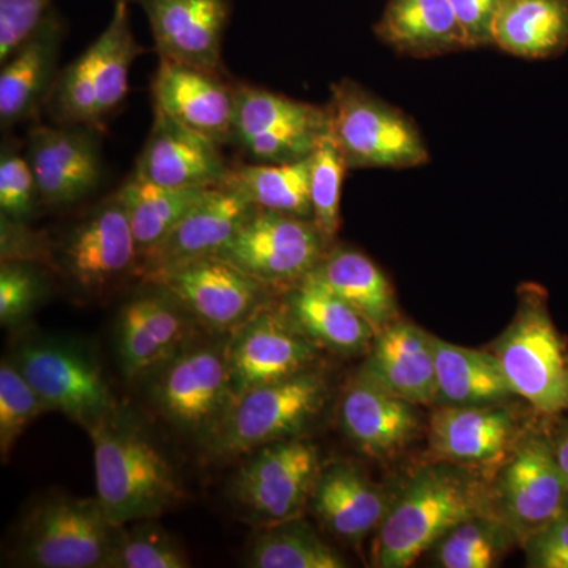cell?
Returning <instances> with one entry per match:
<instances>
[{"mask_svg":"<svg viewBox=\"0 0 568 568\" xmlns=\"http://www.w3.org/2000/svg\"><path fill=\"white\" fill-rule=\"evenodd\" d=\"M328 134L327 106L237 82L231 144L254 162L291 163L308 159Z\"/></svg>","mask_w":568,"mask_h":568,"instance_id":"obj_11","label":"cell"},{"mask_svg":"<svg viewBox=\"0 0 568 568\" xmlns=\"http://www.w3.org/2000/svg\"><path fill=\"white\" fill-rule=\"evenodd\" d=\"M493 41L523 59H548L568 48V0H506Z\"/></svg>","mask_w":568,"mask_h":568,"instance_id":"obj_32","label":"cell"},{"mask_svg":"<svg viewBox=\"0 0 568 568\" xmlns=\"http://www.w3.org/2000/svg\"><path fill=\"white\" fill-rule=\"evenodd\" d=\"M552 450L568 491V417L558 416V420L549 428Z\"/></svg>","mask_w":568,"mask_h":568,"instance_id":"obj_45","label":"cell"},{"mask_svg":"<svg viewBox=\"0 0 568 568\" xmlns=\"http://www.w3.org/2000/svg\"><path fill=\"white\" fill-rule=\"evenodd\" d=\"M339 424L358 450L386 458L413 443L420 429V417L417 405L358 372L342 396Z\"/></svg>","mask_w":568,"mask_h":568,"instance_id":"obj_25","label":"cell"},{"mask_svg":"<svg viewBox=\"0 0 568 568\" xmlns=\"http://www.w3.org/2000/svg\"><path fill=\"white\" fill-rule=\"evenodd\" d=\"M433 349L443 405H499L514 396L495 354L454 345L435 335Z\"/></svg>","mask_w":568,"mask_h":568,"instance_id":"obj_31","label":"cell"},{"mask_svg":"<svg viewBox=\"0 0 568 568\" xmlns=\"http://www.w3.org/2000/svg\"><path fill=\"white\" fill-rule=\"evenodd\" d=\"M164 291L215 332L241 327L271 302L272 287L220 256L178 265L145 282Z\"/></svg>","mask_w":568,"mask_h":568,"instance_id":"obj_15","label":"cell"},{"mask_svg":"<svg viewBox=\"0 0 568 568\" xmlns=\"http://www.w3.org/2000/svg\"><path fill=\"white\" fill-rule=\"evenodd\" d=\"M361 372L417 406L439 403L433 335L396 320L377 332Z\"/></svg>","mask_w":568,"mask_h":568,"instance_id":"obj_26","label":"cell"},{"mask_svg":"<svg viewBox=\"0 0 568 568\" xmlns=\"http://www.w3.org/2000/svg\"><path fill=\"white\" fill-rule=\"evenodd\" d=\"M328 395L327 377L316 368L254 387L234 399L222 424L205 440V450L215 458H234L302 437L323 413Z\"/></svg>","mask_w":568,"mask_h":568,"instance_id":"obj_5","label":"cell"},{"mask_svg":"<svg viewBox=\"0 0 568 568\" xmlns=\"http://www.w3.org/2000/svg\"><path fill=\"white\" fill-rule=\"evenodd\" d=\"M129 2H133V0H129Z\"/></svg>","mask_w":568,"mask_h":568,"instance_id":"obj_46","label":"cell"},{"mask_svg":"<svg viewBox=\"0 0 568 568\" xmlns=\"http://www.w3.org/2000/svg\"><path fill=\"white\" fill-rule=\"evenodd\" d=\"M508 387L537 413H568V345L549 313L547 293L528 284L517 315L493 346Z\"/></svg>","mask_w":568,"mask_h":568,"instance_id":"obj_4","label":"cell"},{"mask_svg":"<svg viewBox=\"0 0 568 568\" xmlns=\"http://www.w3.org/2000/svg\"><path fill=\"white\" fill-rule=\"evenodd\" d=\"M185 549L155 519L119 526L110 568H186Z\"/></svg>","mask_w":568,"mask_h":568,"instance_id":"obj_38","label":"cell"},{"mask_svg":"<svg viewBox=\"0 0 568 568\" xmlns=\"http://www.w3.org/2000/svg\"><path fill=\"white\" fill-rule=\"evenodd\" d=\"M493 503L519 541L568 511V491L560 476L549 429L521 433L499 465Z\"/></svg>","mask_w":568,"mask_h":568,"instance_id":"obj_14","label":"cell"},{"mask_svg":"<svg viewBox=\"0 0 568 568\" xmlns=\"http://www.w3.org/2000/svg\"><path fill=\"white\" fill-rule=\"evenodd\" d=\"M375 31L396 52L413 58L466 48L450 0H388Z\"/></svg>","mask_w":568,"mask_h":568,"instance_id":"obj_29","label":"cell"},{"mask_svg":"<svg viewBox=\"0 0 568 568\" xmlns=\"http://www.w3.org/2000/svg\"><path fill=\"white\" fill-rule=\"evenodd\" d=\"M129 0H115L111 20L91 47L59 71L44 110L59 125L99 130L129 93L130 70L142 48L130 24Z\"/></svg>","mask_w":568,"mask_h":568,"instance_id":"obj_3","label":"cell"},{"mask_svg":"<svg viewBox=\"0 0 568 568\" xmlns=\"http://www.w3.org/2000/svg\"><path fill=\"white\" fill-rule=\"evenodd\" d=\"M48 409L88 432L121 407L91 347L69 338L33 336L10 358Z\"/></svg>","mask_w":568,"mask_h":568,"instance_id":"obj_6","label":"cell"},{"mask_svg":"<svg viewBox=\"0 0 568 568\" xmlns=\"http://www.w3.org/2000/svg\"><path fill=\"white\" fill-rule=\"evenodd\" d=\"M282 308L306 338L335 354L369 349L376 336L361 313L310 276L287 287Z\"/></svg>","mask_w":568,"mask_h":568,"instance_id":"obj_28","label":"cell"},{"mask_svg":"<svg viewBox=\"0 0 568 568\" xmlns=\"http://www.w3.org/2000/svg\"><path fill=\"white\" fill-rule=\"evenodd\" d=\"M99 130L81 125L33 126L26 156L43 207L62 209L91 197L103 182Z\"/></svg>","mask_w":568,"mask_h":568,"instance_id":"obj_17","label":"cell"},{"mask_svg":"<svg viewBox=\"0 0 568 568\" xmlns=\"http://www.w3.org/2000/svg\"><path fill=\"white\" fill-rule=\"evenodd\" d=\"M222 145L153 108L151 133L133 175L168 189H211L230 174Z\"/></svg>","mask_w":568,"mask_h":568,"instance_id":"obj_19","label":"cell"},{"mask_svg":"<svg viewBox=\"0 0 568 568\" xmlns=\"http://www.w3.org/2000/svg\"><path fill=\"white\" fill-rule=\"evenodd\" d=\"M321 347L306 338L282 305L272 302L235 328L227 339L234 396L315 368Z\"/></svg>","mask_w":568,"mask_h":568,"instance_id":"obj_16","label":"cell"},{"mask_svg":"<svg viewBox=\"0 0 568 568\" xmlns=\"http://www.w3.org/2000/svg\"><path fill=\"white\" fill-rule=\"evenodd\" d=\"M212 189H168L130 175L118 194L129 216L140 261L162 244L183 216Z\"/></svg>","mask_w":568,"mask_h":568,"instance_id":"obj_33","label":"cell"},{"mask_svg":"<svg viewBox=\"0 0 568 568\" xmlns=\"http://www.w3.org/2000/svg\"><path fill=\"white\" fill-rule=\"evenodd\" d=\"M65 36L59 11L52 9L39 29L2 62L0 70V125L9 130L31 121L47 106Z\"/></svg>","mask_w":568,"mask_h":568,"instance_id":"obj_24","label":"cell"},{"mask_svg":"<svg viewBox=\"0 0 568 568\" xmlns=\"http://www.w3.org/2000/svg\"><path fill=\"white\" fill-rule=\"evenodd\" d=\"M349 170L331 134L310 156V200L312 220L332 246L342 223V186Z\"/></svg>","mask_w":568,"mask_h":568,"instance_id":"obj_37","label":"cell"},{"mask_svg":"<svg viewBox=\"0 0 568 568\" xmlns=\"http://www.w3.org/2000/svg\"><path fill=\"white\" fill-rule=\"evenodd\" d=\"M518 534L496 510L459 523L432 548L440 568H491L499 564Z\"/></svg>","mask_w":568,"mask_h":568,"instance_id":"obj_36","label":"cell"},{"mask_svg":"<svg viewBox=\"0 0 568 568\" xmlns=\"http://www.w3.org/2000/svg\"><path fill=\"white\" fill-rule=\"evenodd\" d=\"M493 510L491 489L466 467L444 462L422 467L388 503L376 529L372 566L410 567L459 523Z\"/></svg>","mask_w":568,"mask_h":568,"instance_id":"obj_1","label":"cell"},{"mask_svg":"<svg viewBox=\"0 0 568 568\" xmlns=\"http://www.w3.org/2000/svg\"><path fill=\"white\" fill-rule=\"evenodd\" d=\"M153 108L211 138L216 144L231 142L237 103V84L223 71L201 69L160 58L152 80Z\"/></svg>","mask_w":568,"mask_h":568,"instance_id":"obj_20","label":"cell"},{"mask_svg":"<svg viewBox=\"0 0 568 568\" xmlns=\"http://www.w3.org/2000/svg\"><path fill=\"white\" fill-rule=\"evenodd\" d=\"M54 0H0V63L39 29Z\"/></svg>","mask_w":568,"mask_h":568,"instance_id":"obj_42","label":"cell"},{"mask_svg":"<svg viewBox=\"0 0 568 568\" xmlns=\"http://www.w3.org/2000/svg\"><path fill=\"white\" fill-rule=\"evenodd\" d=\"M256 205L234 186H213L201 203L138 264L142 282L171 271L178 265L215 256L234 237L239 227L252 215Z\"/></svg>","mask_w":568,"mask_h":568,"instance_id":"obj_21","label":"cell"},{"mask_svg":"<svg viewBox=\"0 0 568 568\" xmlns=\"http://www.w3.org/2000/svg\"><path fill=\"white\" fill-rule=\"evenodd\" d=\"M43 413H51L11 361L0 365V454L3 463L29 425Z\"/></svg>","mask_w":568,"mask_h":568,"instance_id":"obj_39","label":"cell"},{"mask_svg":"<svg viewBox=\"0 0 568 568\" xmlns=\"http://www.w3.org/2000/svg\"><path fill=\"white\" fill-rule=\"evenodd\" d=\"M148 17L159 58L223 71L233 0H133Z\"/></svg>","mask_w":568,"mask_h":568,"instance_id":"obj_22","label":"cell"},{"mask_svg":"<svg viewBox=\"0 0 568 568\" xmlns=\"http://www.w3.org/2000/svg\"><path fill=\"white\" fill-rule=\"evenodd\" d=\"M248 455L231 484V496L246 518L271 526L301 517L323 469L316 444L294 437Z\"/></svg>","mask_w":568,"mask_h":568,"instance_id":"obj_12","label":"cell"},{"mask_svg":"<svg viewBox=\"0 0 568 568\" xmlns=\"http://www.w3.org/2000/svg\"><path fill=\"white\" fill-rule=\"evenodd\" d=\"M47 268L32 261H2L0 323L3 327L20 325L39 308L50 291Z\"/></svg>","mask_w":568,"mask_h":568,"instance_id":"obj_41","label":"cell"},{"mask_svg":"<svg viewBox=\"0 0 568 568\" xmlns=\"http://www.w3.org/2000/svg\"><path fill=\"white\" fill-rule=\"evenodd\" d=\"M328 248L312 219L256 207L215 256L272 290H287L312 274Z\"/></svg>","mask_w":568,"mask_h":568,"instance_id":"obj_13","label":"cell"},{"mask_svg":"<svg viewBox=\"0 0 568 568\" xmlns=\"http://www.w3.org/2000/svg\"><path fill=\"white\" fill-rule=\"evenodd\" d=\"M521 432L499 405H444L429 418V446L437 458L466 469L499 466Z\"/></svg>","mask_w":568,"mask_h":568,"instance_id":"obj_23","label":"cell"},{"mask_svg":"<svg viewBox=\"0 0 568 568\" xmlns=\"http://www.w3.org/2000/svg\"><path fill=\"white\" fill-rule=\"evenodd\" d=\"M331 138L349 170L420 166L429 153L414 122L351 80L332 85Z\"/></svg>","mask_w":568,"mask_h":568,"instance_id":"obj_7","label":"cell"},{"mask_svg":"<svg viewBox=\"0 0 568 568\" xmlns=\"http://www.w3.org/2000/svg\"><path fill=\"white\" fill-rule=\"evenodd\" d=\"M149 376L152 403L159 413L203 444L222 424L235 399L227 342L194 339Z\"/></svg>","mask_w":568,"mask_h":568,"instance_id":"obj_9","label":"cell"},{"mask_svg":"<svg viewBox=\"0 0 568 568\" xmlns=\"http://www.w3.org/2000/svg\"><path fill=\"white\" fill-rule=\"evenodd\" d=\"M530 568H568V511L523 540Z\"/></svg>","mask_w":568,"mask_h":568,"instance_id":"obj_43","label":"cell"},{"mask_svg":"<svg viewBox=\"0 0 568 568\" xmlns=\"http://www.w3.org/2000/svg\"><path fill=\"white\" fill-rule=\"evenodd\" d=\"M18 141H3L0 152V216L29 224L43 207L39 186Z\"/></svg>","mask_w":568,"mask_h":568,"instance_id":"obj_40","label":"cell"},{"mask_svg":"<svg viewBox=\"0 0 568 568\" xmlns=\"http://www.w3.org/2000/svg\"><path fill=\"white\" fill-rule=\"evenodd\" d=\"M88 433L97 499L112 525L159 519L185 499L174 466L130 410L119 407Z\"/></svg>","mask_w":568,"mask_h":568,"instance_id":"obj_2","label":"cell"},{"mask_svg":"<svg viewBox=\"0 0 568 568\" xmlns=\"http://www.w3.org/2000/svg\"><path fill=\"white\" fill-rule=\"evenodd\" d=\"M390 497L349 462L323 466L308 506L332 536L361 544L386 517Z\"/></svg>","mask_w":568,"mask_h":568,"instance_id":"obj_27","label":"cell"},{"mask_svg":"<svg viewBox=\"0 0 568 568\" xmlns=\"http://www.w3.org/2000/svg\"><path fill=\"white\" fill-rule=\"evenodd\" d=\"M308 276L353 306L373 325L376 334L398 320L390 283L364 253L331 246Z\"/></svg>","mask_w":568,"mask_h":568,"instance_id":"obj_30","label":"cell"},{"mask_svg":"<svg viewBox=\"0 0 568 568\" xmlns=\"http://www.w3.org/2000/svg\"><path fill=\"white\" fill-rule=\"evenodd\" d=\"M118 534L97 497L50 496L26 515L18 559L37 568H110Z\"/></svg>","mask_w":568,"mask_h":568,"instance_id":"obj_8","label":"cell"},{"mask_svg":"<svg viewBox=\"0 0 568 568\" xmlns=\"http://www.w3.org/2000/svg\"><path fill=\"white\" fill-rule=\"evenodd\" d=\"M504 2L506 0H450L466 48L495 44L493 32Z\"/></svg>","mask_w":568,"mask_h":568,"instance_id":"obj_44","label":"cell"},{"mask_svg":"<svg viewBox=\"0 0 568 568\" xmlns=\"http://www.w3.org/2000/svg\"><path fill=\"white\" fill-rule=\"evenodd\" d=\"M51 252L52 271L82 295L99 297L136 275L140 254L118 192L89 209Z\"/></svg>","mask_w":568,"mask_h":568,"instance_id":"obj_10","label":"cell"},{"mask_svg":"<svg viewBox=\"0 0 568 568\" xmlns=\"http://www.w3.org/2000/svg\"><path fill=\"white\" fill-rule=\"evenodd\" d=\"M254 568H346V559L301 517L263 526L250 545Z\"/></svg>","mask_w":568,"mask_h":568,"instance_id":"obj_35","label":"cell"},{"mask_svg":"<svg viewBox=\"0 0 568 568\" xmlns=\"http://www.w3.org/2000/svg\"><path fill=\"white\" fill-rule=\"evenodd\" d=\"M310 156L291 163L237 164L223 183L244 193L257 209L312 219Z\"/></svg>","mask_w":568,"mask_h":568,"instance_id":"obj_34","label":"cell"},{"mask_svg":"<svg viewBox=\"0 0 568 568\" xmlns=\"http://www.w3.org/2000/svg\"><path fill=\"white\" fill-rule=\"evenodd\" d=\"M197 324L192 313L159 287L134 295L122 305L115 323V349L123 375L129 379L152 375L196 339Z\"/></svg>","mask_w":568,"mask_h":568,"instance_id":"obj_18","label":"cell"}]
</instances>
